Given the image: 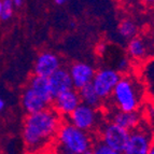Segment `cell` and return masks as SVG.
I'll list each match as a JSON object with an SVG mask.
<instances>
[{
	"label": "cell",
	"mask_w": 154,
	"mask_h": 154,
	"mask_svg": "<svg viewBox=\"0 0 154 154\" xmlns=\"http://www.w3.org/2000/svg\"><path fill=\"white\" fill-rule=\"evenodd\" d=\"M63 118L53 108L27 114L22 128V138L29 153H39L55 141Z\"/></svg>",
	"instance_id": "obj_1"
},
{
	"label": "cell",
	"mask_w": 154,
	"mask_h": 154,
	"mask_svg": "<svg viewBox=\"0 0 154 154\" xmlns=\"http://www.w3.org/2000/svg\"><path fill=\"white\" fill-rule=\"evenodd\" d=\"M54 142L56 154H86L94 146L90 133L77 128L68 121L62 123Z\"/></svg>",
	"instance_id": "obj_2"
},
{
	"label": "cell",
	"mask_w": 154,
	"mask_h": 154,
	"mask_svg": "<svg viewBox=\"0 0 154 154\" xmlns=\"http://www.w3.org/2000/svg\"><path fill=\"white\" fill-rule=\"evenodd\" d=\"M143 91L135 77L124 75L113 90L111 100L116 110L125 112L139 111L142 103Z\"/></svg>",
	"instance_id": "obj_3"
},
{
	"label": "cell",
	"mask_w": 154,
	"mask_h": 154,
	"mask_svg": "<svg viewBox=\"0 0 154 154\" xmlns=\"http://www.w3.org/2000/svg\"><path fill=\"white\" fill-rule=\"evenodd\" d=\"M98 133H99L98 141L120 153H123L131 135L129 131L116 125L111 121H107L101 124L98 128Z\"/></svg>",
	"instance_id": "obj_4"
},
{
	"label": "cell",
	"mask_w": 154,
	"mask_h": 154,
	"mask_svg": "<svg viewBox=\"0 0 154 154\" xmlns=\"http://www.w3.org/2000/svg\"><path fill=\"white\" fill-rule=\"evenodd\" d=\"M67 119H68V122L75 126L77 128L90 134L95 129H98L103 124L99 109L92 108L82 103L78 106L75 111Z\"/></svg>",
	"instance_id": "obj_5"
},
{
	"label": "cell",
	"mask_w": 154,
	"mask_h": 154,
	"mask_svg": "<svg viewBox=\"0 0 154 154\" xmlns=\"http://www.w3.org/2000/svg\"><path fill=\"white\" fill-rule=\"evenodd\" d=\"M121 77L122 75L118 70L110 67H103L96 70L92 81V86L103 101L111 98L113 90Z\"/></svg>",
	"instance_id": "obj_6"
},
{
	"label": "cell",
	"mask_w": 154,
	"mask_h": 154,
	"mask_svg": "<svg viewBox=\"0 0 154 154\" xmlns=\"http://www.w3.org/2000/svg\"><path fill=\"white\" fill-rule=\"evenodd\" d=\"M153 142L151 131L140 125L131 131L128 142L122 154H148Z\"/></svg>",
	"instance_id": "obj_7"
},
{
	"label": "cell",
	"mask_w": 154,
	"mask_h": 154,
	"mask_svg": "<svg viewBox=\"0 0 154 154\" xmlns=\"http://www.w3.org/2000/svg\"><path fill=\"white\" fill-rule=\"evenodd\" d=\"M62 67V59L56 53L52 51H43L39 53L35 60L33 75L49 78Z\"/></svg>",
	"instance_id": "obj_8"
},
{
	"label": "cell",
	"mask_w": 154,
	"mask_h": 154,
	"mask_svg": "<svg viewBox=\"0 0 154 154\" xmlns=\"http://www.w3.org/2000/svg\"><path fill=\"white\" fill-rule=\"evenodd\" d=\"M68 71H69L70 78H71L73 88L79 91L92 83L96 69L90 63L75 62L70 65Z\"/></svg>",
	"instance_id": "obj_9"
},
{
	"label": "cell",
	"mask_w": 154,
	"mask_h": 154,
	"mask_svg": "<svg viewBox=\"0 0 154 154\" xmlns=\"http://www.w3.org/2000/svg\"><path fill=\"white\" fill-rule=\"evenodd\" d=\"M80 103H81V99H80L79 92L75 88H71L54 97L52 103V108L62 118H68Z\"/></svg>",
	"instance_id": "obj_10"
},
{
	"label": "cell",
	"mask_w": 154,
	"mask_h": 154,
	"mask_svg": "<svg viewBox=\"0 0 154 154\" xmlns=\"http://www.w3.org/2000/svg\"><path fill=\"white\" fill-rule=\"evenodd\" d=\"M21 103L24 111L27 114H31V113H36L39 111L45 110L48 108H51V105L44 98L38 95L35 91H32L27 85L22 93Z\"/></svg>",
	"instance_id": "obj_11"
},
{
	"label": "cell",
	"mask_w": 154,
	"mask_h": 154,
	"mask_svg": "<svg viewBox=\"0 0 154 154\" xmlns=\"http://www.w3.org/2000/svg\"><path fill=\"white\" fill-rule=\"evenodd\" d=\"M48 79H49L50 88H51L53 97H56L59 94L73 88L69 71L67 68H64V67L59 68L57 71H55L53 75H50Z\"/></svg>",
	"instance_id": "obj_12"
},
{
	"label": "cell",
	"mask_w": 154,
	"mask_h": 154,
	"mask_svg": "<svg viewBox=\"0 0 154 154\" xmlns=\"http://www.w3.org/2000/svg\"><path fill=\"white\" fill-rule=\"evenodd\" d=\"M108 121L113 122L116 125L131 131L141 125V116L138 111L136 112H125V111L116 110L110 113Z\"/></svg>",
	"instance_id": "obj_13"
},
{
	"label": "cell",
	"mask_w": 154,
	"mask_h": 154,
	"mask_svg": "<svg viewBox=\"0 0 154 154\" xmlns=\"http://www.w3.org/2000/svg\"><path fill=\"white\" fill-rule=\"evenodd\" d=\"M151 51L148 40L142 37H135L127 41L126 44V53L133 60H142L149 56Z\"/></svg>",
	"instance_id": "obj_14"
},
{
	"label": "cell",
	"mask_w": 154,
	"mask_h": 154,
	"mask_svg": "<svg viewBox=\"0 0 154 154\" xmlns=\"http://www.w3.org/2000/svg\"><path fill=\"white\" fill-rule=\"evenodd\" d=\"M27 86L31 88L32 91L40 95L42 98L48 101V103L51 105L52 107V103H53V95H52L51 92V88H50V83H49V79L44 77H39V75H35L30 77V79L28 80V83H27Z\"/></svg>",
	"instance_id": "obj_15"
},
{
	"label": "cell",
	"mask_w": 154,
	"mask_h": 154,
	"mask_svg": "<svg viewBox=\"0 0 154 154\" xmlns=\"http://www.w3.org/2000/svg\"><path fill=\"white\" fill-rule=\"evenodd\" d=\"M79 92L80 99H81V103H84V105H88L92 108L99 109L101 106H103V100L100 99L99 96L96 94L95 90L92 86V83L84 88H82L81 90L78 91Z\"/></svg>",
	"instance_id": "obj_16"
},
{
	"label": "cell",
	"mask_w": 154,
	"mask_h": 154,
	"mask_svg": "<svg viewBox=\"0 0 154 154\" xmlns=\"http://www.w3.org/2000/svg\"><path fill=\"white\" fill-rule=\"evenodd\" d=\"M138 24L129 17L123 18L118 26V35L126 41L138 36Z\"/></svg>",
	"instance_id": "obj_17"
},
{
	"label": "cell",
	"mask_w": 154,
	"mask_h": 154,
	"mask_svg": "<svg viewBox=\"0 0 154 154\" xmlns=\"http://www.w3.org/2000/svg\"><path fill=\"white\" fill-rule=\"evenodd\" d=\"M15 7L13 5L12 0H2V10L0 14V21L8 22L13 17Z\"/></svg>",
	"instance_id": "obj_18"
},
{
	"label": "cell",
	"mask_w": 154,
	"mask_h": 154,
	"mask_svg": "<svg viewBox=\"0 0 154 154\" xmlns=\"http://www.w3.org/2000/svg\"><path fill=\"white\" fill-rule=\"evenodd\" d=\"M92 153L93 154H122L120 152H116L114 150L110 149L100 141H97L94 143L92 148Z\"/></svg>",
	"instance_id": "obj_19"
},
{
	"label": "cell",
	"mask_w": 154,
	"mask_h": 154,
	"mask_svg": "<svg viewBox=\"0 0 154 154\" xmlns=\"http://www.w3.org/2000/svg\"><path fill=\"white\" fill-rule=\"evenodd\" d=\"M129 66H131V62L127 57H124L119 60L118 65H116V70H118L120 73H125L127 70L129 69Z\"/></svg>",
	"instance_id": "obj_20"
},
{
	"label": "cell",
	"mask_w": 154,
	"mask_h": 154,
	"mask_svg": "<svg viewBox=\"0 0 154 154\" xmlns=\"http://www.w3.org/2000/svg\"><path fill=\"white\" fill-rule=\"evenodd\" d=\"M146 70H148V77L154 80V59L146 66Z\"/></svg>",
	"instance_id": "obj_21"
},
{
	"label": "cell",
	"mask_w": 154,
	"mask_h": 154,
	"mask_svg": "<svg viewBox=\"0 0 154 154\" xmlns=\"http://www.w3.org/2000/svg\"><path fill=\"white\" fill-rule=\"evenodd\" d=\"M139 2H141L146 7H154V0H139Z\"/></svg>",
	"instance_id": "obj_22"
},
{
	"label": "cell",
	"mask_w": 154,
	"mask_h": 154,
	"mask_svg": "<svg viewBox=\"0 0 154 154\" xmlns=\"http://www.w3.org/2000/svg\"><path fill=\"white\" fill-rule=\"evenodd\" d=\"M12 2L15 8H21L24 3V0H12Z\"/></svg>",
	"instance_id": "obj_23"
},
{
	"label": "cell",
	"mask_w": 154,
	"mask_h": 154,
	"mask_svg": "<svg viewBox=\"0 0 154 154\" xmlns=\"http://www.w3.org/2000/svg\"><path fill=\"white\" fill-rule=\"evenodd\" d=\"M5 101L2 97H0V112L5 110Z\"/></svg>",
	"instance_id": "obj_24"
},
{
	"label": "cell",
	"mask_w": 154,
	"mask_h": 154,
	"mask_svg": "<svg viewBox=\"0 0 154 154\" xmlns=\"http://www.w3.org/2000/svg\"><path fill=\"white\" fill-rule=\"evenodd\" d=\"M53 1H54V3L57 5H64L65 3H67L69 0H53Z\"/></svg>",
	"instance_id": "obj_25"
},
{
	"label": "cell",
	"mask_w": 154,
	"mask_h": 154,
	"mask_svg": "<svg viewBox=\"0 0 154 154\" xmlns=\"http://www.w3.org/2000/svg\"><path fill=\"white\" fill-rule=\"evenodd\" d=\"M148 154H154V142H153V144H152L151 148H150V150H149V152H148Z\"/></svg>",
	"instance_id": "obj_26"
},
{
	"label": "cell",
	"mask_w": 154,
	"mask_h": 154,
	"mask_svg": "<svg viewBox=\"0 0 154 154\" xmlns=\"http://www.w3.org/2000/svg\"><path fill=\"white\" fill-rule=\"evenodd\" d=\"M1 10H2V0H0V14H1Z\"/></svg>",
	"instance_id": "obj_27"
},
{
	"label": "cell",
	"mask_w": 154,
	"mask_h": 154,
	"mask_svg": "<svg viewBox=\"0 0 154 154\" xmlns=\"http://www.w3.org/2000/svg\"><path fill=\"white\" fill-rule=\"evenodd\" d=\"M152 26H153V28H154V20H153V22H152Z\"/></svg>",
	"instance_id": "obj_28"
},
{
	"label": "cell",
	"mask_w": 154,
	"mask_h": 154,
	"mask_svg": "<svg viewBox=\"0 0 154 154\" xmlns=\"http://www.w3.org/2000/svg\"><path fill=\"white\" fill-rule=\"evenodd\" d=\"M86 154H93V153H92V151H90V152H88Z\"/></svg>",
	"instance_id": "obj_29"
}]
</instances>
